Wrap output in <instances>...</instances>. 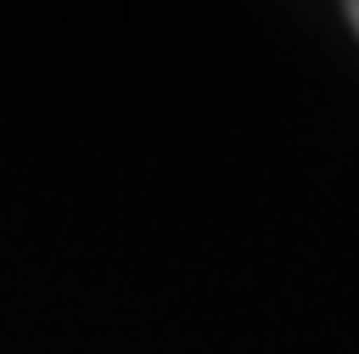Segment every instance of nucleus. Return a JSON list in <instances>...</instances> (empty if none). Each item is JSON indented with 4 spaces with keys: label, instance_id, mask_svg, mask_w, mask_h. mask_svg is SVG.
<instances>
[{
    "label": "nucleus",
    "instance_id": "obj_1",
    "mask_svg": "<svg viewBox=\"0 0 359 354\" xmlns=\"http://www.w3.org/2000/svg\"><path fill=\"white\" fill-rule=\"evenodd\" d=\"M350 23H355V28H359V5H350Z\"/></svg>",
    "mask_w": 359,
    "mask_h": 354
}]
</instances>
